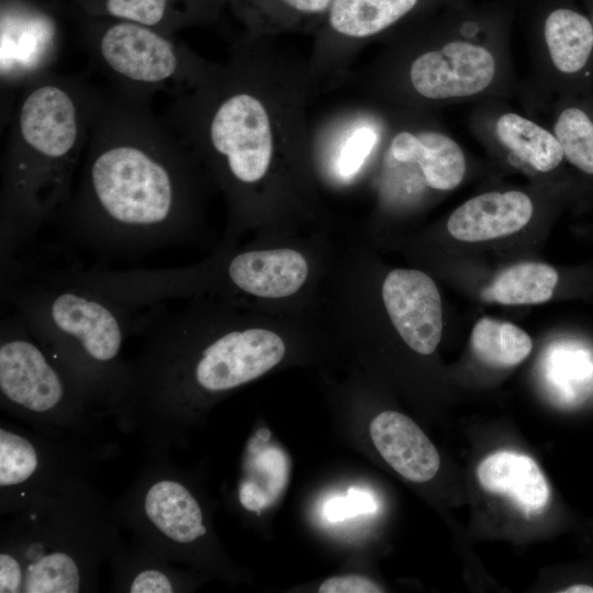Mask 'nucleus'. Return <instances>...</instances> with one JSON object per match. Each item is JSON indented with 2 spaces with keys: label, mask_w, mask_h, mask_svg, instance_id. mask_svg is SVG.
I'll return each mask as SVG.
<instances>
[{
  "label": "nucleus",
  "mask_w": 593,
  "mask_h": 593,
  "mask_svg": "<svg viewBox=\"0 0 593 593\" xmlns=\"http://www.w3.org/2000/svg\"><path fill=\"white\" fill-rule=\"evenodd\" d=\"M369 433L380 456L403 478L422 483L438 472L440 458L436 447L406 415L383 411L371 421Z\"/></svg>",
  "instance_id": "obj_14"
},
{
  "label": "nucleus",
  "mask_w": 593,
  "mask_h": 593,
  "mask_svg": "<svg viewBox=\"0 0 593 593\" xmlns=\"http://www.w3.org/2000/svg\"><path fill=\"white\" fill-rule=\"evenodd\" d=\"M142 508L155 534L171 545H192L206 533L198 500L176 479L153 481L144 493Z\"/></svg>",
  "instance_id": "obj_17"
},
{
  "label": "nucleus",
  "mask_w": 593,
  "mask_h": 593,
  "mask_svg": "<svg viewBox=\"0 0 593 593\" xmlns=\"http://www.w3.org/2000/svg\"><path fill=\"white\" fill-rule=\"evenodd\" d=\"M385 157L415 161L422 169L427 188L433 190L456 188L466 172V159L460 146L435 131L396 133L389 142Z\"/></svg>",
  "instance_id": "obj_18"
},
{
  "label": "nucleus",
  "mask_w": 593,
  "mask_h": 593,
  "mask_svg": "<svg viewBox=\"0 0 593 593\" xmlns=\"http://www.w3.org/2000/svg\"><path fill=\"white\" fill-rule=\"evenodd\" d=\"M87 37V51L113 88L148 102L159 92L182 96L206 80L220 64L155 29L118 20Z\"/></svg>",
  "instance_id": "obj_7"
},
{
  "label": "nucleus",
  "mask_w": 593,
  "mask_h": 593,
  "mask_svg": "<svg viewBox=\"0 0 593 593\" xmlns=\"http://www.w3.org/2000/svg\"><path fill=\"white\" fill-rule=\"evenodd\" d=\"M329 228L255 236L217 245L205 259L161 269H67L59 276L130 311L168 300L208 298L269 313L301 312L318 304L336 253Z\"/></svg>",
  "instance_id": "obj_4"
},
{
  "label": "nucleus",
  "mask_w": 593,
  "mask_h": 593,
  "mask_svg": "<svg viewBox=\"0 0 593 593\" xmlns=\"http://www.w3.org/2000/svg\"><path fill=\"white\" fill-rule=\"evenodd\" d=\"M424 0H333L316 31L309 61L312 83L339 70L359 43L370 40L413 13Z\"/></svg>",
  "instance_id": "obj_10"
},
{
  "label": "nucleus",
  "mask_w": 593,
  "mask_h": 593,
  "mask_svg": "<svg viewBox=\"0 0 593 593\" xmlns=\"http://www.w3.org/2000/svg\"><path fill=\"white\" fill-rule=\"evenodd\" d=\"M40 467V456L32 441L23 435L0 429V485L1 489L26 483Z\"/></svg>",
  "instance_id": "obj_26"
},
{
  "label": "nucleus",
  "mask_w": 593,
  "mask_h": 593,
  "mask_svg": "<svg viewBox=\"0 0 593 593\" xmlns=\"http://www.w3.org/2000/svg\"><path fill=\"white\" fill-rule=\"evenodd\" d=\"M320 593H381L382 588L369 578L359 574L337 575L325 580Z\"/></svg>",
  "instance_id": "obj_28"
},
{
  "label": "nucleus",
  "mask_w": 593,
  "mask_h": 593,
  "mask_svg": "<svg viewBox=\"0 0 593 593\" xmlns=\"http://www.w3.org/2000/svg\"><path fill=\"white\" fill-rule=\"evenodd\" d=\"M246 35L165 119L226 206L221 245L331 228L311 156L309 63Z\"/></svg>",
  "instance_id": "obj_1"
},
{
  "label": "nucleus",
  "mask_w": 593,
  "mask_h": 593,
  "mask_svg": "<svg viewBox=\"0 0 593 593\" xmlns=\"http://www.w3.org/2000/svg\"><path fill=\"white\" fill-rule=\"evenodd\" d=\"M533 215L529 197L521 191L488 192L474 197L449 216L447 230L456 239L482 242L522 230Z\"/></svg>",
  "instance_id": "obj_15"
},
{
  "label": "nucleus",
  "mask_w": 593,
  "mask_h": 593,
  "mask_svg": "<svg viewBox=\"0 0 593 593\" xmlns=\"http://www.w3.org/2000/svg\"><path fill=\"white\" fill-rule=\"evenodd\" d=\"M81 583L80 567L68 552L34 547L24 557L0 553L1 593H75Z\"/></svg>",
  "instance_id": "obj_16"
},
{
  "label": "nucleus",
  "mask_w": 593,
  "mask_h": 593,
  "mask_svg": "<svg viewBox=\"0 0 593 593\" xmlns=\"http://www.w3.org/2000/svg\"><path fill=\"white\" fill-rule=\"evenodd\" d=\"M470 340L474 355L493 367L516 366L533 349L532 338L525 331L491 317H482L475 323Z\"/></svg>",
  "instance_id": "obj_24"
},
{
  "label": "nucleus",
  "mask_w": 593,
  "mask_h": 593,
  "mask_svg": "<svg viewBox=\"0 0 593 593\" xmlns=\"http://www.w3.org/2000/svg\"><path fill=\"white\" fill-rule=\"evenodd\" d=\"M592 23H593V7H592Z\"/></svg>",
  "instance_id": "obj_31"
},
{
  "label": "nucleus",
  "mask_w": 593,
  "mask_h": 593,
  "mask_svg": "<svg viewBox=\"0 0 593 593\" xmlns=\"http://www.w3.org/2000/svg\"><path fill=\"white\" fill-rule=\"evenodd\" d=\"M0 325V392L5 404L48 416L86 398L15 313L4 316Z\"/></svg>",
  "instance_id": "obj_8"
},
{
  "label": "nucleus",
  "mask_w": 593,
  "mask_h": 593,
  "mask_svg": "<svg viewBox=\"0 0 593 593\" xmlns=\"http://www.w3.org/2000/svg\"><path fill=\"white\" fill-rule=\"evenodd\" d=\"M247 25L250 36L317 31L333 0H232Z\"/></svg>",
  "instance_id": "obj_20"
},
{
  "label": "nucleus",
  "mask_w": 593,
  "mask_h": 593,
  "mask_svg": "<svg viewBox=\"0 0 593 593\" xmlns=\"http://www.w3.org/2000/svg\"><path fill=\"white\" fill-rule=\"evenodd\" d=\"M356 246L366 287L384 321L409 349L421 356L432 355L443 334L441 299L435 281L413 268H393L379 276L361 236Z\"/></svg>",
  "instance_id": "obj_9"
},
{
  "label": "nucleus",
  "mask_w": 593,
  "mask_h": 593,
  "mask_svg": "<svg viewBox=\"0 0 593 593\" xmlns=\"http://www.w3.org/2000/svg\"><path fill=\"white\" fill-rule=\"evenodd\" d=\"M499 139L538 171L547 172L561 163L563 152L550 132L515 113L501 115L495 123Z\"/></svg>",
  "instance_id": "obj_23"
},
{
  "label": "nucleus",
  "mask_w": 593,
  "mask_h": 593,
  "mask_svg": "<svg viewBox=\"0 0 593 593\" xmlns=\"http://www.w3.org/2000/svg\"><path fill=\"white\" fill-rule=\"evenodd\" d=\"M563 157L581 171L593 175V122L578 108L561 112L555 124Z\"/></svg>",
  "instance_id": "obj_25"
},
{
  "label": "nucleus",
  "mask_w": 593,
  "mask_h": 593,
  "mask_svg": "<svg viewBox=\"0 0 593 593\" xmlns=\"http://www.w3.org/2000/svg\"><path fill=\"white\" fill-rule=\"evenodd\" d=\"M477 477L485 491L507 496L525 514L540 512L549 501L547 480L527 455L496 451L481 461Z\"/></svg>",
  "instance_id": "obj_19"
},
{
  "label": "nucleus",
  "mask_w": 593,
  "mask_h": 593,
  "mask_svg": "<svg viewBox=\"0 0 593 593\" xmlns=\"http://www.w3.org/2000/svg\"><path fill=\"white\" fill-rule=\"evenodd\" d=\"M2 296L86 398H122L134 313L55 272L1 277Z\"/></svg>",
  "instance_id": "obj_6"
},
{
  "label": "nucleus",
  "mask_w": 593,
  "mask_h": 593,
  "mask_svg": "<svg viewBox=\"0 0 593 593\" xmlns=\"http://www.w3.org/2000/svg\"><path fill=\"white\" fill-rule=\"evenodd\" d=\"M562 593H593V586L588 584H573L564 590H561Z\"/></svg>",
  "instance_id": "obj_30"
},
{
  "label": "nucleus",
  "mask_w": 593,
  "mask_h": 593,
  "mask_svg": "<svg viewBox=\"0 0 593 593\" xmlns=\"http://www.w3.org/2000/svg\"><path fill=\"white\" fill-rule=\"evenodd\" d=\"M380 126L359 108L333 119L311 135L312 164L318 187L336 192L359 186L380 144Z\"/></svg>",
  "instance_id": "obj_11"
},
{
  "label": "nucleus",
  "mask_w": 593,
  "mask_h": 593,
  "mask_svg": "<svg viewBox=\"0 0 593 593\" xmlns=\"http://www.w3.org/2000/svg\"><path fill=\"white\" fill-rule=\"evenodd\" d=\"M559 281L557 270L546 264L523 262L503 270L483 291L486 301L507 305L548 301Z\"/></svg>",
  "instance_id": "obj_22"
},
{
  "label": "nucleus",
  "mask_w": 593,
  "mask_h": 593,
  "mask_svg": "<svg viewBox=\"0 0 593 593\" xmlns=\"http://www.w3.org/2000/svg\"><path fill=\"white\" fill-rule=\"evenodd\" d=\"M494 74L495 61L485 47L451 41L418 55L410 66L409 79L421 97L443 100L483 91Z\"/></svg>",
  "instance_id": "obj_13"
},
{
  "label": "nucleus",
  "mask_w": 593,
  "mask_h": 593,
  "mask_svg": "<svg viewBox=\"0 0 593 593\" xmlns=\"http://www.w3.org/2000/svg\"><path fill=\"white\" fill-rule=\"evenodd\" d=\"M132 593H169L175 592L172 579L158 569H144L136 573L127 586Z\"/></svg>",
  "instance_id": "obj_29"
},
{
  "label": "nucleus",
  "mask_w": 593,
  "mask_h": 593,
  "mask_svg": "<svg viewBox=\"0 0 593 593\" xmlns=\"http://www.w3.org/2000/svg\"><path fill=\"white\" fill-rule=\"evenodd\" d=\"M134 316L139 359L127 365L123 398L159 410L206 403L267 374L300 351L334 343L320 305L269 313L208 299Z\"/></svg>",
  "instance_id": "obj_3"
},
{
  "label": "nucleus",
  "mask_w": 593,
  "mask_h": 593,
  "mask_svg": "<svg viewBox=\"0 0 593 593\" xmlns=\"http://www.w3.org/2000/svg\"><path fill=\"white\" fill-rule=\"evenodd\" d=\"M172 0H103V12L116 20L138 23L165 34ZM169 35V34H167Z\"/></svg>",
  "instance_id": "obj_27"
},
{
  "label": "nucleus",
  "mask_w": 593,
  "mask_h": 593,
  "mask_svg": "<svg viewBox=\"0 0 593 593\" xmlns=\"http://www.w3.org/2000/svg\"><path fill=\"white\" fill-rule=\"evenodd\" d=\"M544 36L558 70L574 74L588 63L593 48V23L569 7L552 9L544 21Z\"/></svg>",
  "instance_id": "obj_21"
},
{
  "label": "nucleus",
  "mask_w": 593,
  "mask_h": 593,
  "mask_svg": "<svg viewBox=\"0 0 593 593\" xmlns=\"http://www.w3.org/2000/svg\"><path fill=\"white\" fill-rule=\"evenodd\" d=\"M94 92L82 76L53 70L20 89L1 163V269L69 200L89 138Z\"/></svg>",
  "instance_id": "obj_5"
},
{
  "label": "nucleus",
  "mask_w": 593,
  "mask_h": 593,
  "mask_svg": "<svg viewBox=\"0 0 593 593\" xmlns=\"http://www.w3.org/2000/svg\"><path fill=\"white\" fill-rule=\"evenodd\" d=\"M1 91L22 89L51 71L60 47L54 20L22 5L2 9L0 29Z\"/></svg>",
  "instance_id": "obj_12"
},
{
  "label": "nucleus",
  "mask_w": 593,
  "mask_h": 593,
  "mask_svg": "<svg viewBox=\"0 0 593 593\" xmlns=\"http://www.w3.org/2000/svg\"><path fill=\"white\" fill-rule=\"evenodd\" d=\"M85 154L55 219L71 242L105 257H134L204 237L214 188L148 102L96 87Z\"/></svg>",
  "instance_id": "obj_2"
}]
</instances>
